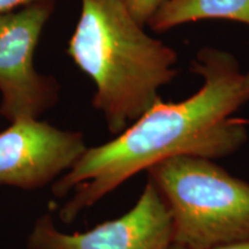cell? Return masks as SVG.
Listing matches in <instances>:
<instances>
[{"label":"cell","mask_w":249,"mask_h":249,"mask_svg":"<svg viewBox=\"0 0 249 249\" xmlns=\"http://www.w3.org/2000/svg\"><path fill=\"white\" fill-rule=\"evenodd\" d=\"M170 0H126L130 13L142 26L147 27L156 12Z\"/></svg>","instance_id":"ba28073f"},{"label":"cell","mask_w":249,"mask_h":249,"mask_svg":"<svg viewBox=\"0 0 249 249\" xmlns=\"http://www.w3.org/2000/svg\"><path fill=\"white\" fill-rule=\"evenodd\" d=\"M177 249H180L177 247ZM210 249H249V240L247 241H240V242H233V244H227L217 246V247L210 248Z\"/></svg>","instance_id":"30bf717a"},{"label":"cell","mask_w":249,"mask_h":249,"mask_svg":"<svg viewBox=\"0 0 249 249\" xmlns=\"http://www.w3.org/2000/svg\"><path fill=\"white\" fill-rule=\"evenodd\" d=\"M54 1L0 14V114L9 123L39 119L58 101L59 85L34 66V54Z\"/></svg>","instance_id":"277c9868"},{"label":"cell","mask_w":249,"mask_h":249,"mask_svg":"<svg viewBox=\"0 0 249 249\" xmlns=\"http://www.w3.org/2000/svg\"><path fill=\"white\" fill-rule=\"evenodd\" d=\"M29 249H177L170 211L151 180L132 209L89 231H59L50 213L34 224Z\"/></svg>","instance_id":"5b68a950"},{"label":"cell","mask_w":249,"mask_h":249,"mask_svg":"<svg viewBox=\"0 0 249 249\" xmlns=\"http://www.w3.org/2000/svg\"><path fill=\"white\" fill-rule=\"evenodd\" d=\"M42 1H58V0H0V14L9 13L17 8H22L24 6L36 4Z\"/></svg>","instance_id":"9c48e42d"},{"label":"cell","mask_w":249,"mask_h":249,"mask_svg":"<svg viewBox=\"0 0 249 249\" xmlns=\"http://www.w3.org/2000/svg\"><path fill=\"white\" fill-rule=\"evenodd\" d=\"M126 0H81L67 53L95 83L92 107L118 135L160 98L178 75V53L148 35Z\"/></svg>","instance_id":"7a4b0ae2"},{"label":"cell","mask_w":249,"mask_h":249,"mask_svg":"<svg viewBox=\"0 0 249 249\" xmlns=\"http://www.w3.org/2000/svg\"><path fill=\"white\" fill-rule=\"evenodd\" d=\"M192 71L200 89L180 102H155L141 117L104 144L87 148L75 164L52 183V193L71 197L59 211L64 223L77 216L135 174L177 156L229 157L247 142L246 123L234 116L249 103V71L234 55L204 46Z\"/></svg>","instance_id":"6da1fadb"},{"label":"cell","mask_w":249,"mask_h":249,"mask_svg":"<svg viewBox=\"0 0 249 249\" xmlns=\"http://www.w3.org/2000/svg\"><path fill=\"white\" fill-rule=\"evenodd\" d=\"M170 211L176 246L210 249L249 240V183L196 156H177L147 171Z\"/></svg>","instance_id":"3957f363"},{"label":"cell","mask_w":249,"mask_h":249,"mask_svg":"<svg viewBox=\"0 0 249 249\" xmlns=\"http://www.w3.org/2000/svg\"><path fill=\"white\" fill-rule=\"evenodd\" d=\"M205 20H226L249 26V0H170L147 26L165 33L182 24Z\"/></svg>","instance_id":"52a82bcc"},{"label":"cell","mask_w":249,"mask_h":249,"mask_svg":"<svg viewBox=\"0 0 249 249\" xmlns=\"http://www.w3.org/2000/svg\"><path fill=\"white\" fill-rule=\"evenodd\" d=\"M87 148L80 132L38 119L11 123L0 133V186L37 189L53 183Z\"/></svg>","instance_id":"8992f818"}]
</instances>
